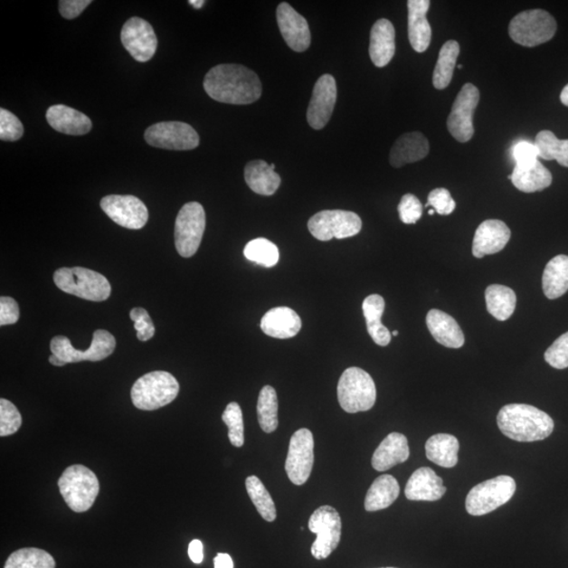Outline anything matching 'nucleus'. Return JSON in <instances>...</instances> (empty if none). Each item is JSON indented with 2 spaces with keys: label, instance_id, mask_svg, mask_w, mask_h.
I'll use <instances>...</instances> for the list:
<instances>
[{
  "label": "nucleus",
  "instance_id": "obj_1",
  "mask_svg": "<svg viewBox=\"0 0 568 568\" xmlns=\"http://www.w3.org/2000/svg\"><path fill=\"white\" fill-rule=\"evenodd\" d=\"M204 88L212 99L229 105H250L260 99L262 85L253 71L241 64H218L205 75Z\"/></svg>",
  "mask_w": 568,
  "mask_h": 568
},
{
  "label": "nucleus",
  "instance_id": "obj_2",
  "mask_svg": "<svg viewBox=\"0 0 568 568\" xmlns=\"http://www.w3.org/2000/svg\"><path fill=\"white\" fill-rule=\"evenodd\" d=\"M497 423L503 435L518 442L544 440L554 429L553 419L545 412L522 403L503 406Z\"/></svg>",
  "mask_w": 568,
  "mask_h": 568
},
{
  "label": "nucleus",
  "instance_id": "obj_3",
  "mask_svg": "<svg viewBox=\"0 0 568 568\" xmlns=\"http://www.w3.org/2000/svg\"><path fill=\"white\" fill-rule=\"evenodd\" d=\"M179 383L172 374L155 371L146 374L134 383L131 391L133 404L141 411H155L176 399Z\"/></svg>",
  "mask_w": 568,
  "mask_h": 568
},
{
  "label": "nucleus",
  "instance_id": "obj_4",
  "mask_svg": "<svg viewBox=\"0 0 568 568\" xmlns=\"http://www.w3.org/2000/svg\"><path fill=\"white\" fill-rule=\"evenodd\" d=\"M56 287L62 292L89 301L101 302L111 295V284L105 276L93 270L75 267L57 270L53 276Z\"/></svg>",
  "mask_w": 568,
  "mask_h": 568
},
{
  "label": "nucleus",
  "instance_id": "obj_5",
  "mask_svg": "<svg viewBox=\"0 0 568 568\" xmlns=\"http://www.w3.org/2000/svg\"><path fill=\"white\" fill-rule=\"evenodd\" d=\"M58 488L68 506L75 513H85L99 494V481L91 469L75 464L64 470Z\"/></svg>",
  "mask_w": 568,
  "mask_h": 568
},
{
  "label": "nucleus",
  "instance_id": "obj_6",
  "mask_svg": "<svg viewBox=\"0 0 568 568\" xmlns=\"http://www.w3.org/2000/svg\"><path fill=\"white\" fill-rule=\"evenodd\" d=\"M338 402L350 414L370 411L376 403V384L369 373L359 367H348L342 374L338 387Z\"/></svg>",
  "mask_w": 568,
  "mask_h": 568
},
{
  "label": "nucleus",
  "instance_id": "obj_7",
  "mask_svg": "<svg viewBox=\"0 0 568 568\" xmlns=\"http://www.w3.org/2000/svg\"><path fill=\"white\" fill-rule=\"evenodd\" d=\"M556 32V21L550 13L544 10L521 12L512 19L508 27L512 40L528 48L550 42Z\"/></svg>",
  "mask_w": 568,
  "mask_h": 568
},
{
  "label": "nucleus",
  "instance_id": "obj_8",
  "mask_svg": "<svg viewBox=\"0 0 568 568\" xmlns=\"http://www.w3.org/2000/svg\"><path fill=\"white\" fill-rule=\"evenodd\" d=\"M516 482L512 477L498 476L478 484L467 497L466 507L469 515L483 516L496 511L513 498Z\"/></svg>",
  "mask_w": 568,
  "mask_h": 568
},
{
  "label": "nucleus",
  "instance_id": "obj_9",
  "mask_svg": "<svg viewBox=\"0 0 568 568\" xmlns=\"http://www.w3.org/2000/svg\"><path fill=\"white\" fill-rule=\"evenodd\" d=\"M308 228L318 241H330L333 238L345 239L359 234L363 222L354 212L326 210L309 219Z\"/></svg>",
  "mask_w": 568,
  "mask_h": 568
},
{
  "label": "nucleus",
  "instance_id": "obj_10",
  "mask_svg": "<svg viewBox=\"0 0 568 568\" xmlns=\"http://www.w3.org/2000/svg\"><path fill=\"white\" fill-rule=\"evenodd\" d=\"M51 351L64 364H77L81 361H101L111 356L115 351L116 340L114 336L105 330L94 332L91 346L86 351L76 350L66 336H56L51 340Z\"/></svg>",
  "mask_w": 568,
  "mask_h": 568
},
{
  "label": "nucleus",
  "instance_id": "obj_11",
  "mask_svg": "<svg viewBox=\"0 0 568 568\" xmlns=\"http://www.w3.org/2000/svg\"><path fill=\"white\" fill-rule=\"evenodd\" d=\"M308 528L317 535L311 547L313 557L317 560L330 557L341 540L342 522L339 513L330 506H320L309 518Z\"/></svg>",
  "mask_w": 568,
  "mask_h": 568
},
{
  "label": "nucleus",
  "instance_id": "obj_12",
  "mask_svg": "<svg viewBox=\"0 0 568 568\" xmlns=\"http://www.w3.org/2000/svg\"><path fill=\"white\" fill-rule=\"evenodd\" d=\"M205 230V212L198 203H189L179 211L175 222V245L178 254L190 258L196 254Z\"/></svg>",
  "mask_w": 568,
  "mask_h": 568
},
{
  "label": "nucleus",
  "instance_id": "obj_13",
  "mask_svg": "<svg viewBox=\"0 0 568 568\" xmlns=\"http://www.w3.org/2000/svg\"><path fill=\"white\" fill-rule=\"evenodd\" d=\"M145 139L148 145L172 151H190L199 144L195 128L182 121H165L147 128Z\"/></svg>",
  "mask_w": 568,
  "mask_h": 568
},
{
  "label": "nucleus",
  "instance_id": "obj_14",
  "mask_svg": "<svg viewBox=\"0 0 568 568\" xmlns=\"http://www.w3.org/2000/svg\"><path fill=\"white\" fill-rule=\"evenodd\" d=\"M314 467V436L308 429H300L290 438L286 472L295 486H303Z\"/></svg>",
  "mask_w": 568,
  "mask_h": 568
},
{
  "label": "nucleus",
  "instance_id": "obj_15",
  "mask_svg": "<svg viewBox=\"0 0 568 568\" xmlns=\"http://www.w3.org/2000/svg\"><path fill=\"white\" fill-rule=\"evenodd\" d=\"M479 100V90L473 83H466L457 95L447 122L449 131L456 140L468 142L473 138V118Z\"/></svg>",
  "mask_w": 568,
  "mask_h": 568
},
{
  "label": "nucleus",
  "instance_id": "obj_16",
  "mask_svg": "<svg viewBox=\"0 0 568 568\" xmlns=\"http://www.w3.org/2000/svg\"><path fill=\"white\" fill-rule=\"evenodd\" d=\"M103 212L122 228L140 230L148 221V211L144 203L131 195H109L100 202Z\"/></svg>",
  "mask_w": 568,
  "mask_h": 568
},
{
  "label": "nucleus",
  "instance_id": "obj_17",
  "mask_svg": "<svg viewBox=\"0 0 568 568\" xmlns=\"http://www.w3.org/2000/svg\"><path fill=\"white\" fill-rule=\"evenodd\" d=\"M121 43L135 61L147 62L156 53L157 37L145 19L132 17L121 30Z\"/></svg>",
  "mask_w": 568,
  "mask_h": 568
},
{
  "label": "nucleus",
  "instance_id": "obj_18",
  "mask_svg": "<svg viewBox=\"0 0 568 568\" xmlns=\"http://www.w3.org/2000/svg\"><path fill=\"white\" fill-rule=\"evenodd\" d=\"M337 100V85L331 74H325L316 81L309 101L307 118L314 130H322L330 121Z\"/></svg>",
  "mask_w": 568,
  "mask_h": 568
},
{
  "label": "nucleus",
  "instance_id": "obj_19",
  "mask_svg": "<svg viewBox=\"0 0 568 568\" xmlns=\"http://www.w3.org/2000/svg\"><path fill=\"white\" fill-rule=\"evenodd\" d=\"M277 23L284 42L295 52H305L311 46V32L307 19L292 5L282 3L277 8Z\"/></svg>",
  "mask_w": 568,
  "mask_h": 568
},
{
  "label": "nucleus",
  "instance_id": "obj_20",
  "mask_svg": "<svg viewBox=\"0 0 568 568\" xmlns=\"http://www.w3.org/2000/svg\"><path fill=\"white\" fill-rule=\"evenodd\" d=\"M511 235V230L501 221L489 219V221L482 222L475 233L473 255L476 258H483L487 255L499 253L506 248Z\"/></svg>",
  "mask_w": 568,
  "mask_h": 568
},
{
  "label": "nucleus",
  "instance_id": "obj_21",
  "mask_svg": "<svg viewBox=\"0 0 568 568\" xmlns=\"http://www.w3.org/2000/svg\"><path fill=\"white\" fill-rule=\"evenodd\" d=\"M405 497L411 501H438L447 493L440 477L430 468L415 470L406 484Z\"/></svg>",
  "mask_w": 568,
  "mask_h": 568
},
{
  "label": "nucleus",
  "instance_id": "obj_22",
  "mask_svg": "<svg viewBox=\"0 0 568 568\" xmlns=\"http://www.w3.org/2000/svg\"><path fill=\"white\" fill-rule=\"evenodd\" d=\"M261 330L270 337L289 339L295 337L301 330L302 322L294 309L279 307L270 309L260 322Z\"/></svg>",
  "mask_w": 568,
  "mask_h": 568
},
{
  "label": "nucleus",
  "instance_id": "obj_23",
  "mask_svg": "<svg viewBox=\"0 0 568 568\" xmlns=\"http://www.w3.org/2000/svg\"><path fill=\"white\" fill-rule=\"evenodd\" d=\"M46 118L55 131L73 137L88 134L92 128V121L86 114L63 105L50 107Z\"/></svg>",
  "mask_w": 568,
  "mask_h": 568
},
{
  "label": "nucleus",
  "instance_id": "obj_24",
  "mask_svg": "<svg viewBox=\"0 0 568 568\" xmlns=\"http://www.w3.org/2000/svg\"><path fill=\"white\" fill-rule=\"evenodd\" d=\"M430 0H409V40L411 46L418 53H423L431 44V28L426 18L430 9Z\"/></svg>",
  "mask_w": 568,
  "mask_h": 568
},
{
  "label": "nucleus",
  "instance_id": "obj_25",
  "mask_svg": "<svg viewBox=\"0 0 568 568\" xmlns=\"http://www.w3.org/2000/svg\"><path fill=\"white\" fill-rule=\"evenodd\" d=\"M395 28L387 19H379L371 30L370 56L378 68L387 66L395 55Z\"/></svg>",
  "mask_w": 568,
  "mask_h": 568
},
{
  "label": "nucleus",
  "instance_id": "obj_26",
  "mask_svg": "<svg viewBox=\"0 0 568 568\" xmlns=\"http://www.w3.org/2000/svg\"><path fill=\"white\" fill-rule=\"evenodd\" d=\"M408 438L400 432H392L380 443L372 458V466L378 472H384L409 459Z\"/></svg>",
  "mask_w": 568,
  "mask_h": 568
},
{
  "label": "nucleus",
  "instance_id": "obj_27",
  "mask_svg": "<svg viewBox=\"0 0 568 568\" xmlns=\"http://www.w3.org/2000/svg\"><path fill=\"white\" fill-rule=\"evenodd\" d=\"M429 152V140L423 134L406 133L393 144L390 153V164L393 167H402L408 164L417 163L428 156Z\"/></svg>",
  "mask_w": 568,
  "mask_h": 568
},
{
  "label": "nucleus",
  "instance_id": "obj_28",
  "mask_svg": "<svg viewBox=\"0 0 568 568\" xmlns=\"http://www.w3.org/2000/svg\"><path fill=\"white\" fill-rule=\"evenodd\" d=\"M426 325L432 337L445 347L460 348L464 346V334L458 322L440 309H431Z\"/></svg>",
  "mask_w": 568,
  "mask_h": 568
},
{
  "label": "nucleus",
  "instance_id": "obj_29",
  "mask_svg": "<svg viewBox=\"0 0 568 568\" xmlns=\"http://www.w3.org/2000/svg\"><path fill=\"white\" fill-rule=\"evenodd\" d=\"M245 183L249 188L262 196H272L279 189L281 178L263 160H253L245 166Z\"/></svg>",
  "mask_w": 568,
  "mask_h": 568
},
{
  "label": "nucleus",
  "instance_id": "obj_30",
  "mask_svg": "<svg viewBox=\"0 0 568 568\" xmlns=\"http://www.w3.org/2000/svg\"><path fill=\"white\" fill-rule=\"evenodd\" d=\"M460 444L455 436L437 434L425 444L426 457L439 467L451 469L457 466Z\"/></svg>",
  "mask_w": 568,
  "mask_h": 568
},
{
  "label": "nucleus",
  "instance_id": "obj_31",
  "mask_svg": "<svg viewBox=\"0 0 568 568\" xmlns=\"http://www.w3.org/2000/svg\"><path fill=\"white\" fill-rule=\"evenodd\" d=\"M385 301L380 295L374 294L366 297L363 309L366 320L367 332L372 339L380 346L390 345L392 334L389 328L383 325L381 317L384 313Z\"/></svg>",
  "mask_w": 568,
  "mask_h": 568
},
{
  "label": "nucleus",
  "instance_id": "obj_32",
  "mask_svg": "<svg viewBox=\"0 0 568 568\" xmlns=\"http://www.w3.org/2000/svg\"><path fill=\"white\" fill-rule=\"evenodd\" d=\"M400 487L391 475H383L373 482L364 501L366 512H378L393 505L398 498Z\"/></svg>",
  "mask_w": 568,
  "mask_h": 568
},
{
  "label": "nucleus",
  "instance_id": "obj_33",
  "mask_svg": "<svg viewBox=\"0 0 568 568\" xmlns=\"http://www.w3.org/2000/svg\"><path fill=\"white\" fill-rule=\"evenodd\" d=\"M542 288L548 299L560 298L568 290V256L559 255L546 264Z\"/></svg>",
  "mask_w": 568,
  "mask_h": 568
},
{
  "label": "nucleus",
  "instance_id": "obj_34",
  "mask_svg": "<svg viewBox=\"0 0 568 568\" xmlns=\"http://www.w3.org/2000/svg\"><path fill=\"white\" fill-rule=\"evenodd\" d=\"M511 180L519 191L535 193L548 188L553 183V176L551 172L540 161H537L528 169H519L515 166Z\"/></svg>",
  "mask_w": 568,
  "mask_h": 568
},
{
  "label": "nucleus",
  "instance_id": "obj_35",
  "mask_svg": "<svg viewBox=\"0 0 568 568\" xmlns=\"http://www.w3.org/2000/svg\"><path fill=\"white\" fill-rule=\"evenodd\" d=\"M488 311L497 320L506 321L512 317L517 305V297L512 289L493 284L486 290Z\"/></svg>",
  "mask_w": 568,
  "mask_h": 568
},
{
  "label": "nucleus",
  "instance_id": "obj_36",
  "mask_svg": "<svg viewBox=\"0 0 568 568\" xmlns=\"http://www.w3.org/2000/svg\"><path fill=\"white\" fill-rule=\"evenodd\" d=\"M459 53L460 46L456 41H449L443 44L432 74V83L436 89L443 90L450 86Z\"/></svg>",
  "mask_w": 568,
  "mask_h": 568
},
{
  "label": "nucleus",
  "instance_id": "obj_37",
  "mask_svg": "<svg viewBox=\"0 0 568 568\" xmlns=\"http://www.w3.org/2000/svg\"><path fill=\"white\" fill-rule=\"evenodd\" d=\"M257 416L260 428L270 434L279 428V398L274 387H262L257 403Z\"/></svg>",
  "mask_w": 568,
  "mask_h": 568
},
{
  "label": "nucleus",
  "instance_id": "obj_38",
  "mask_svg": "<svg viewBox=\"0 0 568 568\" xmlns=\"http://www.w3.org/2000/svg\"><path fill=\"white\" fill-rule=\"evenodd\" d=\"M539 158L557 160L560 166L568 167V140H560L551 131H541L535 137Z\"/></svg>",
  "mask_w": 568,
  "mask_h": 568
},
{
  "label": "nucleus",
  "instance_id": "obj_39",
  "mask_svg": "<svg viewBox=\"0 0 568 568\" xmlns=\"http://www.w3.org/2000/svg\"><path fill=\"white\" fill-rule=\"evenodd\" d=\"M56 563L49 553L40 548H22L6 560L5 568H55Z\"/></svg>",
  "mask_w": 568,
  "mask_h": 568
},
{
  "label": "nucleus",
  "instance_id": "obj_40",
  "mask_svg": "<svg viewBox=\"0 0 568 568\" xmlns=\"http://www.w3.org/2000/svg\"><path fill=\"white\" fill-rule=\"evenodd\" d=\"M245 488L261 517L268 522L275 521L277 517L275 503L260 478L256 476L247 478Z\"/></svg>",
  "mask_w": 568,
  "mask_h": 568
},
{
  "label": "nucleus",
  "instance_id": "obj_41",
  "mask_svg": "<svg viewBox=\"0 0 568 568\" xmlns=\"http://www.w3.org/2000/svg\"><path fill=\"white\" fill-rule=\"evenodd\" d=\"M243 254L247 260L266 268L275 267L279 261V250L266 238H257L245 245Z\"/></svg>",
  "mask_w": 568,
  "mask_h": 568
},
{
  "label": "nucleus",
  "instance_id": "obj_42",
  "mask_svg": "<svg viewBox=\"0 0 568 568\" xmlns=\"http://www.w3.org/2000/svg\"><path fill=\"white\" fill-rule=\"evenodd\" d=\"M222 421L229 428V439L232 445L241 448L244 444V425L241 405L231 402L223 412Z\"/></svg>",
  "mask_w": 568,
  "mask_h": 568
},
{
  "label": "nucleus",
  "instance_id": "obj_43",
  "mask_svg": "<svg viewBox=\"0 0 568 568\" xmlns=\"http://www.w3.org/2000/svg\"><path fill=\"white\" fill-rule=\"evenodd\" d=\"M23 418L16 406L9 400H0V437H6L21 429Z\"/></svg>",
  "mask_w": 568,
  "mask_h": 568
},
{
  "label": "nucleus",
  "instance_id": "obj_44",
  "mask_svg": "<svg viewBox=\"0 0 568 568\" xmlns=\"http://www.w3.org/2000/svg\"><path fill=\"white\" fill-rule=\"evenodd\" d=\"M548 364L557 370H564L568 367V332L560 336L554 344L547 348L544 354Z\"/></svg>",
  "mask_w": 568,
  "mask_h": 568
},
{
  "label": "nucleus",
  "instance_id": "obj_45",
  "mask_svg": "<svg viewBox=\"0 0 568 568\" xmlns=\"http://www.w3.org/2000/svg\"><path fill=\"white\" fill-rule=\"evenodd\" d=\"M24 135L22 121L14 114L4 108L0 109V139L16 141Z\"/></svg>",
  "mask_w": 568,
  "mask_h": 568
},
{
  "label": "nucleus",
  "instance_id": "obj_46",
  "mask_svg": "<svg viewBox=\"0 0 568 568\" xmlns=\"http://www.w3.org/2000/svg\"><path fill=\"white\" fill-rule=\"evenodd\" d=\"M513 158L516 167L528 169L539 161L538 148L532 142L521 140L513 147Z\"/></svg>",
  "mask_w": 568,
  "mask_h": 568
},
{
  "label": "nucleus",
  "instance_id": "obj_47",
  "mask_svg": "<svg viewBox=\"0 0 568 568\" xmlns=\"http://www.w3.org/2000/svg\"><path fill=\"white\" fill-rule=\"evenodd\" d=\"M423 206L415 195L406 194L398 205L399 217L405 224H415L422 217Z\"/></svg>",
  "mask_w": 568,
  "mask_h": 568
},
{
  "label": "nucleus",
  "instance_id": "obj_48",
  "mask_svg": "<svg viewBox=\"0 0 568 568\" xmlns=\"http://www.w3.org/2000/svg\"><path fill=\"white\" fill-rule=\"evenodd\" d=\"M426 208L431 206L439 215H450L456 209V203L447 189H435L430 193Z\"/></svg>",
  "mask_w": 568,
  "mask_h": 568
},
{
  "label": "nucleus",
  "instance_id": "obj_49",
  "mask_svg": "<svg viewBox=\"0 0 568 568\" xmlns=\"http://www.w3.org/2000/svg\"><path fill=\"white\" fill-rule=\"evenodd\" d=\"M130 317L134 321V328L137 331V338L147 341L155 335V327L150 315L142 308H134L130 312Z\"/></svg>",
  "mask_w": 568,
  "mask_h": 568
},
{
  "label": "nucleus",
  "instance_id": "obj_50",
  "mask_svg": "<svg viewBox=\"0 0 568 568\" xmlns=\"http://www.w3.org/2000/svg\"><path fill=\"white\" fill-rule=\"evenodd\" d=\"M18 319V303L11 297H2L0 298V326L15 325Z\"/></svg>",
  "mask_w": 568,
  "mask_h": 568
},
{
  "label": "nucleus",
  "instance_id": "obj_51",
  "mask_svg": "<svg viewBox=\"0 0 568 568\" xmlns=\"http://www.w3.org/2000/svg\"><path fill=\"white\" fill-rule=\"evenodd\" d=\"M91 4V0H61V15L66 19H74L79 17Z\"/></svg>",
  "mask_w": 568,
  "mask_h": 568
},
{
  "label": "nucleus",
  "instance_id": "obj_52",
  "mask_svg": "<svg viewBox=\"0 0 568 568\" xmlns=\"http://www.w3.org/2000/svg\"><path fill=\"white\" fill-rule=\"evenodd\" d=\"M189 556L193 563L200 564L204 561V544L203 542L195 539L189 545Z\"/></svg>",
  "mask_w": 568,
  "mask_h": 568
},
{
  "label": "nucleus",
  "instance_id": "obj_53",
  "mask_svg": "<svg viewBox=\"0 0 568 568\" xmlns=\"http://www.w3.org/2000/svg\"><path fill=\"white\" fill-rule=\"evenodd\" d=\"M215 568H234L233 559L228 554H218L214 559Z\"/></svg>",
  "mask_w": 568,
  "mask_h": 568
},
{
  "label": "nucleus",
  "instance_id": "obj_54",
  "mask_svg": "<svg viewBox=\"0 0 568 568\" xmlns=\"http://www.w3.org/2000/svg\"><path fill=\"white\" fill-rule=\"evenodd\" d=\"M49 361L51 364H53L55 366H64L67 364H64L62 359L58 358L53 354L51 355Z\"/></svg>",
  "mask_w": 568,
  "mask_h": 568
},
{
  "label": "nucleus",
  "instance_id": "obj_55",
  "mask_svg": "<svg viewBox=\"0 0 568 568\" xmlns=\"http://www.w3.org/2000/svg\"><path fill=\"white\" fill-rule=\"evenodd\" d=\"M560 99H561V102H563L564 106L568 107V85L563 90V93H561Z\"/></svg>",
  "mask_w": 568,
  "mask_h": 568
},
{
  "label": "nucleus",
  "instance_id": "obj_56",
  "mask_svg": "<svg viewBox=\"0 0 568 568\" xmlns=\"http://www.w3.org/2000/svg\"><path fill=\"white\" fill-rule=\"evenodd\" d=\"M189 4L195 9H202L204 5V0H190Z\"/></svg>",
  "mask_w": 568,
  "mask_h": 568
},
{
  "label": "nucleus",
  "instance_id": "obj_57",
  "mask_svg": "<svg viewBox=\"0 0 568 568\" xmlns=\"http://www.w3.org/2000/svg\"><path fill=\"white\" fill-rule=\"evenodd\" d=\"M435 212H436V211H435L434 209H431V210L429 211V214H430L431 216H432V215H434V214H435Z\"/></svg>",
  "mask_w": 568,
  "mask_h": 568
},
{
  "label": "nucleus",
  "instance_id": "obj_58",
  "mask_svg": "<svg viewBox=\"0 0 568 568\" xmlns=\"http://www.w3.org/2000/svg\"><path fill=\"white\" fill-rule=\"evenodd\" d=\"M398 334H399V333H398V331H393V332L392 333V335L393 336V337H397Z\"/></svg>",
  "mask_w": 568,
  "mask_h": 568
},
{
  "label": "nucleus",
  "instance_id": "obj_59",
  "mask_svg": "<svg viewBox=\"0 0 568 568\" xmlns=\"http://www.w3.org/2000/svg\"><path fill=\"white\" fill-rule=\"evenodd\" d=\"M383 568H396V567H383Z\"/></svg>",
  "mask_w": 568,
  "mask_h": 568
}]
</instances>
